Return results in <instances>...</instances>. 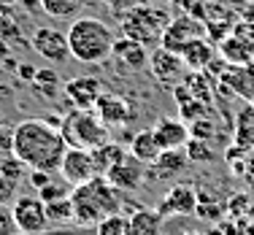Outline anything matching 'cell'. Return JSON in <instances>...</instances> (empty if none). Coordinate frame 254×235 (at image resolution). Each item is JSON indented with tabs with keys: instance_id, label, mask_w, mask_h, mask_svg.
Instances as JSON below:
<instances>
[{
	"instance_id": "obj_7",
	"label": "cell",
	"mask_w": 254,
	"mask_h": 235,
	"mask_svg": "<svg viewBox=\"0 0 254 235\" xmlns=\"http://www.w3.org/2000/svg\"><path fill=\"white\" fill-rule=\"evenodd\" d=\"M33 49L38 57H44L52 65H63L70 57V44H68V33L57 27H38L33 33Z\"/></svg>"
},
{
	"instance_id": "obj_13",
	"label": "cell",
	"mask_w": 254,
	"mask_h": 235,
	"mask_svg": "<svg viewBox=\"0 0 254 235\" xmlns=\"http://www.w3.org/2000/svg\"><path fill=\"white\" fill-rule=\"evenodd\" d=\"M22 178H27V165L16 154H0V206L16 200Z\"/></svg>"
},
{
	"instance_id": "obj_24",
	"label": "cell",
	"mask_w": 254,
	"mask_h": 235,
	"mask_svg": "<svg viewBox=\"0 0 254 235\" xmlns=\"http://www.w3.org/2000/svg\"><path fill=\"white\" fill-rule=\"evenodd\" d=\"M87 3L89 0H38L44 14L52 19H78Z\"/></svg>"
},
{
	"instance_id": "obj_1",
	"label": "cell",
	"mask_w": 254,
	"mask_h": 235,
	"mask_svg": "<svg viewBox=\"0 0 254 235\" xmlns=\"http://www.w3.org/2000/svg\"><path fill=\"white\" fill-rule=\"evenodd\" d=\"M65 152L68 143L63 132L46 119H25L14 127V154L27 165V171L60 173Z\"/></svg>"
},
{
	"instance_id": "obj_33",
	"label": "cell",
	"mask_w": 254,
	"mask_h": 235,
	"mask_svg": "<svg viewBox=\"0 0 254 235\" xmlns=\"http://www.w3.org/2000/svg\"><path fill=\"white\" fill-rule=\"evenodd\" d=\"M52 176H54V173H49V171H27V181L35 186V192L44 189V186L49 184V181H54Z\"/></svg>"
},
{
	"instance_id": "obj_35",
	"label": "cell",
	"mask_w": 254,
	"mask_h": 235,
	"mask_svg": "<svg viewBox=\"0 0 254 235\" xmlns=\"http://www.w3.org/2000/svg\"><path fill=\"white\" fill-rule=\"evenodd\" d=\"M16 76H19V81L33 84L35 76H38V68H35V65H19V68H16Z\"/></svg>"
},
{
	"instance_id": "obj_27",
	"label": "cell",
	"mask_w": 254,
	"mask_h": 235,
	"mask_svg": "<svg viewBox=\"0 0 254 235\" xmlns=\"http://www.w3.org/2000/svg\"><path fill=\"white\" fill-rule=\"evenodd\" d=\"M127 230H130V222H127L125 214L106 216V219L95 227V233H98V235H127Z\"/></svg>"
},
{
	"instance_id": "obj_28",
	"label": "cell",
	"mask_w": 254,
	"mask_h": 235,
	"mask_svg": "<svg viewBox=\"0 0 254 235\" xmlns=\"http://www.w3.org/2000/svg\"><path fill=\"white\" fill-rule=\"evenodd\" d=\"M187 157H190V162H197V165H205V162L214 160V152H211V143L208 141H200V138H190V143H187Z\"/></svg>"
},
{
	"instance_id": "obj_23",
	"label": "cell",
	"mask_w": 254,
	"mask_h": 235,
	"mask_svg": "<svg viewBox=\"0 0 254 235\" xmlns=\"http://www.w3.org/2000/svg\"><path fill=\"white\" fill-rule=\"evenodd\" d=\"M211 57H214V49H211V44L203 38L190 41V44L184 46V52H181V59H184V65L190 70H203L205 65H211Z\"/></svg>"
},
{
	"instance_id": "obj_20",
	"label": "cell",
	"mask_w": 254,
	"mask_h": 235,
	"mask_svg": "<svg viewBox=\"0 0 254 235\" xmlns=\"http://www.w3.org/2000/svg\"><path fill=\"white\" fill-rule=\"evenodd\" d=\"M130 154L135 157V160H141L143 165H152L157 157L162 154V146L157 143V135H154L152 127L135 132V135L130 138Z\"/></svg>"
},
{
	"instance_id": "obj_10",
	"label": "cell",
	"mask_w": 254,
	"mask_h": 235,
	"mask_svg": "<svg viewBox=\"0 0 254 235\" xmlns=\"http://www.w3.org/2000/svg\"><path fill=\"white\" fill-rule=\"evenodd\" d=\"M146 173H149V165H143L141 160L127 154L122 162H117V165L106 173V178L117 186L119 192H135L143 186V181H146Z\"/></svg>"
},
{
	"instance_id": "obj_14",
	"label": "cell",
	"mask_w": 254,
	"mask_h": 235,
	"mask_svg": "<svg viewBox=\"0 0 254 235\" xmlns=\"http://www.w3.org/2000/svg\"><path fill=\"white\" fill-rule=\"evenodd\" d=\"M65 98L73 103V108H87V111H95V103L103 95V81L95 76H76L65 84Z\"/></svg>"
},
{
	"instance_id": "obj_15",
	"label": "cell",
	"mask_w": 254,
	"mask_h": 235,
	"mask_svg": "<svg viewBox=\"0 0 254 235\" xmlns=\"http://www.w3.org/2000/svg\"><path fill=\"white\" fill-rule=\"evenodd\" d=\"M195 38H203V27L195 25V19H190V16H181V19L171 22V25L165 27L160 46H162V49H168V52L181 54V52H184V46L190 44V41H195Z\"/></svg>"
},
{
	"instance_id": "obj_11",
	"label": "cell",
	"mask_w": 254,
	"mask_h": 235,
	"mask_svg": "<svg viewBox=\"0 0 254 235\" xmlns=\"http://www.w3.org/2000/svg\"><path fill=\"white\" fill-rule=\"evenodd\" d=\"M197 200H200V195H197L190 184H176L165 192V197L160 200L157 211H160L165 219L168 216H195Z\"/></svg>"
},
{
	"instance_id": "obj_17",
	"label": "cell",
	"mask_w": 254,
	"mask_h": 235,
	"mask_svg": "<svg viewBox=\"0 0 254 235\" xmlns=\"http://www.w3.org/2000/svg\"><path fill=\"white\" fill-rule=\"evenodd\" d=\"M187 165H190L187 149H168V152H162L149 165V178H157V181H162V178H176L187 171Z\"/></svg>"
},
{
	"instance_id": "obj_22",
	"label": "cell",
	"mask_w": 254,
	"mask_h": 235,
	"mask_svg": "<svg viewBox=\"0 0 254 235\" xmlns=\"http://www.w3.org/2000/svg\"><path fill=\"white\" fill-rule=\"evenodd\" d=\"M219 54L230 65H249L252 62V49L238 33H233V35H227V38L219 41Z\"/></svg>"
},
{
	"instance_id": "obj_8",
	"label": "cell",
	"mask_w": 254,
	"mask_h": 235,
	"mask_svg": "<svg viewBox=\"0 0 254 235\" xmlns=\"http://www.w3.org/2000/svg\"><path fill=\"white\" fill-rule=\"evenodd\" d=\"M60 176H63V181H68L70 186H81V184L92 181V178L98 176L92 152H89V149L68 146V152L63 157V165H60Z\"/></svg>"
},
{
	"instance_id": "obj_34",
	"label": "cell",
	"mask_w": 254,
	"mask_h": 235,
	"mask_svg": "<svg viewBox=\"0 0 254 235\" xmlns=\"http://www.w3.org/2000/svg\"><path fill=\"white\" fill-rule=\"evenodd\" d=\"M0 154H14V127L0 130Z\"/></svg>"
},
{
	"instance_id": "obj_40",
	"label": "cell",
	"mask_w": 254,
	"mask_h": 235,
	"mask_svg": "<svg viewBox=\"0 0 254 235\" xmlns=\"http://www.w3.org/2000/svg\"><path fill=\"white\" fill-rule=\"evenodd\" d=\"M5 127V119H3V114H0V130H3Z\"/></svg>"
},
{
	"instance_id": "obj_32",
	"label": "cell",
	"mask_w": 254,
	"mask_h": 235,
	"mask_svg": "<svg viewBox=\"0 0 254 235\" xmlns=\"http://www.w3.org/2000/svg\"><path fill=\"white\" fill-rule=\"evenodd\" d=\"M190 135L192 138H200V141H208V138L214 135V124H211L208 119H200V122L190 124Z\"/></svg>"
},
{
	"instance_id": "obj_36",
	"label": "cell",
	"mask_w": 254,
	"mask_h": 235,
	"mask_svg": "<svg viewBox=\"0 0 254 235\" xmlns=\"http://www.w3.org/2000/svg\"><path fill=\"white\" fill-rule=\"evenodd\" d=\"M241 22L249 25V27H254V3H246L244 8H241Z\"/></svg>"
},
{
	"instance_id": "obj_5",
	"label": "cell",
	"mask_w": 254,
	"mask_h": 235,
	"mask_svg": "<svg viewBox=\"0 0 254 235\" xmlns=\"http://www.w3.org/2000/svg\"><path fill=\"white\" fill-rule=\"evenodd\" d=\"M171 25V16L154 5H132L122 14V35L132 38L138 44H160L165 27Z\"/></svg>"
},
{
	"instance_id": "obj_30",
	"label": "cell",
	"mask_w": 254,
	"mask_h": 235,
	"mask_svg": "<svg viewBox=\"0 0 254 235\" xmlns=\"http://www.w3.org/2000/svg\"><path fill=\"white\" fill-rule=\"evenodd\" d=\"M205 117V111H203V103H197V100H187L184 106H181V122H190V124H195V122H200V119Z\"/></svg>"
},
{
	"instance_id": "obj_3",
	"label": "cell",
	"mask_w": 254,
	"mask_h": 235,
	"mask_svg": "<svg viewBox=\"0 0 254 235\" xmlns=\"http://www.w3.org/2000/svg\"><path fill=\"white\" fill-rule=\"evenodd\" d=\"M70 57L84 65H100L114 54L117 35L98 16H78L68 27Z\"/></svg>"
},
{
	"instance_id": "obj_6",
	"label": "cell",
	"mask_w": 254,
	"mask_h": 235,
	"mask_svg": "<svg viewBox=\"0 0 254 235\" xmlns=\"http://www.w3.org/2000/svg\"><path fill=\"white\" fill-rule=\"evenodd\" d=\"M11 214L16 219V227L25 235H44L49 230V216H46V203L38 195H19L11 203Z\"/></svg>"
},
{
	"instance_id": "obj_2",
	"label": "cell",
	"mask_w": 254,
	"mask_h": 235,
	"mask_svg": "<svg viewBox=\"0 0 254 235\" xmlns=\"http://www.w3.org/2000/svg\"><path fill=\"white\" fill-rule=\"evenodd\" d=\"M70 203H73L76 225L81 227H98L106 216L122 214V192L106 176H95L92 181L73 186Z\"/></svg>"
},
{
	"instance_id": "obj_39",
	"label": "cell",
	"mask_w": 254,
	"mask_h": 235,
	"mask_svg": "<svg viewBox=\"0 0 254 235\" xmlns=\"http://www.w3.org/2000/svg\"><path fill=\"white\" fill-rule=\"evenodd\" d=\"M244 235H254V225H246V233Z\"/></svg>"
},
{
	"instance_id": "obj_29",
	"label": "cell",
	"mask_w": 254,
	"mask_h": 235,
	"mask_svg": "<svg viewBox=\"0 0 254 235\" xmlns=\"http://www.w3.org/2000/svg\"><path fill=\"white\" fill-rule=\"evenodd\" d=\"M70 184L68 181H63V184H57V181H49L44 186V189H38V197L44 203H54V200H63V197H70Z\"/></svg>"
},
{
	"instance_id": "obj_4",
	"label": "cell",
	"mask_w": 254,
	"mask_h": 235,
	"mask_svg": "<svg viewBox=\"0 0 254 235\" xmlns=\"http://www.w3.org/2000/svg\"><path fill=\"white\" fill-rule=\"evenodd\" d=\"M60 132H63L65 143L76 149H98L108 141V127L100 122V117L95 111H87V108H73L63 117V124H60Z\"/></svg>"
},
{
	"instance_id": "obj_18",
	"label": "cell",
	"mask_w": 254,
	"mask_h": 235,
	"mask_svg": "<svg viewBox=\"0 0 254 235\" xmlns=\"http://www.w3.org/2000/svg\"><path fill=\"white\" fill-rule=\"evenodd\" d=\"M111 57L119 59V65L127 70H143L149 68V52H146V44H138L132 38H117L114 44V54Z\"/></svg>"
},
{
	"instance_id": "obj_9",
	"label": "cell",
	"mask_w": 254,
	"mask_h": 235,
	"mask_svg": "<svg viewBox=\"0 0 254 235\" xmlns=\"http://www.w3.org/2000/svg\"><path fill=\"white\" fill-rule=\"evenodd\" d=\"M95 114L100 117V122L106 127H125L135 119V106L130 103L122 95H114V92H103L100 100L95 103Z\"/></svg>"
},
{
	"instance_id": "obj_38",
	"label": "cell",
	"mask_w": 254,
	"mask_h": 235,
	"mask_svg": "<svg viewBox=\"0 0 254 235\" xmlns=\"http://www.w3.org/2000/svg\"><path fill=\"white\" fill-rule=\"evenodd\" d=\"M205 235H225V230H222V227H214V230H211V233H205Z\"/></svg>"
},
{
	"instance_id": "obj_37",
	"label": "cell",
	"mask_w": 254,
	"mask_h": 235,
	"mask_svg": "<svg viewBox=\"0 0 254 235\" xmlns=\"http://www.w3.org/2000/svg\"><path fill=\"white\" fill-rule=\"evenodd\" d=\"M244 208H249V200H246L244 195H238L235 200H230V211H235V214H241Z\"/></svg>"
},
{
	"instance_id": "obj_43",
	"label": "cell",
	"mask_w": 254,
	"mask_h": 235,
	"mask_svg": "<svg viewBox=\"0 0 254 235\" xmlns=\"http://www.w3.org/2000/svg\"><path fill=\"white\" fill-rule=\"evenodd\" d=\"M19 235H25V233H19Z\"/></svg>"
},
{
	"instance_id": "obj_16",
	"label": "cell",
	"mask_w": 254,
	"mask_h": 235,
	"mask_svg": "<svg viewBox=\"0 0 254 235\" xmlns=\"http://www.w3.org/2000/svg\"><path fill=\"white\" fill-rule=\"evenodd\" d=\"M154 135H157V143L162 146V152H168V149H184L187 143H190V124L181 122V119H157L154 124Z\"/></svg>"
},
{
	"instance_id": "obj_21",
	"label": "cell",
	"mask_w": 254,
	"mask_h": 235,
	"mask_svg": "<svg viewBox=\"0 0 254 235\" xmlns=\"http://www.w3.org/2000/svg\"><path fill=\"white\" fill-rule=\"evenodd\" d=\"M127 154L130 152H125V146L117 141H106L103 146L92 149V160H95V168H98V176H106V173L111 171L117 162H122Z\"/></svg>"
},
{
	"instance_id": "obj_31",
	"label": "cell",
	"mask_w": 254,
	"mask_h": 235,
	"mask_svg": "<svg viewBox=\"0 0 254 235\" xmlns=\"http://www.w3.org/2000/svg\"><path fill=\"white\" fill-rule=\"evenodd\" d=\"M0 235H19V227L8 206H0Z\"/></svg>"
},
{
	"instance_id": "obj_41",
	"label": "cell",
	"mask_w": 254,
	"mask_h": 235,
	"mask_svg": "<svg viewBox=\"0 0 254 235\" xmlns=\"http://www.w3.org/2000/svg\"><path fill=\"white\" fill-rule=\"evenodd\" d=\"M184 235H203V233H184Z\"/></svg>"
},
{
	"instance_id": "obj_42",
	"label": "cell",
	"mask_w": 254,
	"mask_h": 235,
	"mask_svg": "<svg viewBox=\"0 0 254 235\" xmlns=\"http://www.w3.org/2000/svg\"><path fill=\"white\" fill-rule=\"evenodd\" d=\"M68 235H73V233H68Z\"/></svg>"
},
{
	"instance_id": "obj_26",
	"label": "cell",
	"mask_w": 254,
	"mask_h": 235,
	"mask_svg": "<svg viewBox=\"0 0 254 235\" xmlns=\"http://www.w3.org/2000/svg\"><path fill=\"white\" fill-rule=\"evenodd\" d=\"M33 89L38 95H44V98H54L57 95V89H60V76L54 73L52 68H38V76H35V81H33Z\"/></svg>"
},
{
	"instance_id": "obj_12",
	"label": "cell",
	"mask_w": 254,
	"mask_h": 235,
	"mask_svg": "<svg viewBox=\"0 0 254 235\" xmlns=\"http://www.w3.org/2000/svg\"><path fill=\"white\" fill-rule=\"evenodd\" d=\"M149 70H152V76L157 78L160 84H168V87H173V84H179L181 78H184V59H181V54L176 52H168V49H157L149 54Z\"/></svg>"
},
{
	"instance_id": "obj_25",
	"label": "cell",
	"mask_w": 254,
	"mask_h": 235,
	"mask_svg": "<svg viewBox=\"0 0 254 235\" xmlns=\"http://www.w3.org/2000/svg\"><path fill=\"white\" fill-rule=\"evenodd\" d=\"M46 216H49L52 225H70V222H76L70 197H63V200L46 203Z\"/></svg>"
},
{
	"instance_id": "obj_19",
	"label": "cell",
	"mask_w": 254,
	"mask_h": 235,
	"mask_svg": "<svg viewBox=\"0 0 254 235\" xmlns=\"http://www.w3.org/2000/svg\"><path fill=\"white\" fill-rule=\"evenodd\" d=\"M127 222H130L127 235H160L162 225H165V216L157 208H135L127 216Z\"/></svg>"
}]
</instances>
